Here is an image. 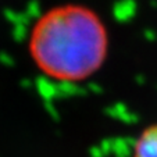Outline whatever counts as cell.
Here are the masks:
<instances>
[{
  "label": "cell",
  "mask_w": 157,
  "mask_h": 157,
  "mask_svg": "<svg viewBox=\"0 0 157 157\" xmlns=\"http://www.w3.org/2000/svg\"><path fill=\"white\" fill-rule=\"evenodd\" d=\"M110 36L101 17L86 4L63 3L33 22L28 53L43 75L60 82H82L100 71Z\"/></svg>",
  "instance_id": "6da1fadb"
},
{
  "label": "cell",
  "mask_w": 157,
  "mask_h": 157,
  "mask_svg": "<svg viewBox=\"0 0 157 157\" xmlns=\"http://www.w3.org/2000/svg\"><path fill=\"white\" fill-rule=\"evenodd\" d=\"M132 157H157V122L140 131L133 143Z\"/></svg>",
  "instance_id": "7a4b0ae2"
}]
</instances>
